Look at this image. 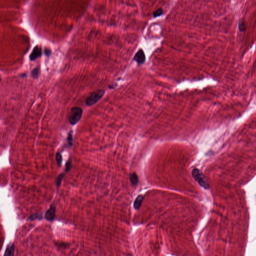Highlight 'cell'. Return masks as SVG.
<instances>
[{"mask_svg": "<svg viewBox=\"0 0 256 256\" xmlns=\"http://www.w3.org/2000/svg\"><path fill=\"white\" fill-rule=\"evenodd\" d=\"M83 110L78 107H74L71 109L69 116V121L72 125H75L80 121L82 116Z\"/></svg>", "mask_w": 256, "mask_h": 256, "instance_id": "cell-1", "label": "cell"}, {"mask_svg": "<svg viewBox=\"0 0 256 256\" xmlns=\"http://www.w3.org/2000/svg\"><path fill=\"white\" fill-rule=\"evenodd\" d=\"M105 92L104 90H98L92 93L86 99V104L88 106H91L95 104L103 97Z\"/></svg>", "mask_w": 256, "mask_h": 256, "instance_id": "cell-2", "label": "cell"}, {"mask_svg": "<svg viewBox=\"0 0 256 256\" xmlns=\"http://www.w3.org/2000/svg\"><path fill=\"white\" fill-rule=\"evenodd\" d=\"M192 175L195 180L199 184V185L205 189H208L209 188L208 183L205 179V177L201 173V172L197 169H194L192 171Z\"/></svg>", "mask_w": 256, "mask_h": 256, "instance_id": "cell-3", "label": "cell"}, {"mask_svg": "<svg viewBox=\"0 0 256 256\" xmlns=\"http://www.w3.org/2000/svg\"><path fill=\"white\" fill-rule=\"evenodd\" d=\"M42 55V52L41 47L39 46H36L34 48L31 54H30L29 59L32 61H34L37 59L41 57Z\"/></svg>", "mask_w": 256, "mask_h": 256, "instance_id": "cell-4", "label": "cell"}, {"mask_svg": "<svg viewBox=\"0 0 256 256\" xmlns=\"http://www.w3.org/2000/svg\"><path fill=\"white\" fill-rule=\"evenodd\" d=\"M134 60L139 64H142L145 62L146 56L142 49H139L134 56Z\"/></svg>", "mask_w": 256, "mask_h": 256, "instance_id": "cell-5", "label": "cell"}, {"mask_svg": "<svg viewBox=\"0 0 256 256\" xmlns=\"http://www.w3.org/2000/svg\"><path fill=\"white\" fill-rule=\"evenodd\" d=\"M56 216V208L54 205H52L47 211L45 214L46 219L49 221H52L54 219Z\"/></svg>", "mask_w": 256, "mask_h": 256, "instance_id": "cell-6", "label": "cell"}, {"mask_svg": "<svg viewBox=\"0 0 256 256\" xmlns=\"http://www.w3.org/2000/svg\"><path fill=\"white\" fill-rule=\"evenodd\" d=\"M14 244L11 243L8 245L6 248L4 256H14Z\"/></svg>", "mask_w": 256, "mask_h": 256, "instance_id": "cell-7", "label": "cell"}, {"mask_svg": "<svg viewBox=\"0 0 256 256\" xmlns=\"http://www.w3.org/2000/svg\"><path fill=\"white\" fill-rule=\"evenodd\" d=\"M143 199L144 197L142 195H139L137 197L134 203V207L136 210H138L140 208Z\"/></svg>", "mask_w": 256, "mask_h": 256, "instance_id": "cell-8", "label": "cell"}, {"mask_svg": "<svg viewBox=\"0 0 256 256\" xmlns=\"http://www.w3.org/2000/svg\"><path fill=\"white\" fill-rule=\"evenodd\" d=\"M130 181H131V183L134 186L137 185L138 183V177L135 173H133L131 174L130 176Z\"/></svg>", "mask_w": 256, "mask_h": 256, "instance_id": "cell-9", "label": "cell"}, {"mask_svg": "<svg viewBox=\"0 0 256 256\" xmlns=\"http://www.w3.org/2000/svg\"><path fill=\"white\" fill-rule=\"evenodd\" d=\"M56 158V161H57V164L58 165V166H61L62 164V159H63L61 154L60 153H57Z\"/></svg>", "mask_w": 256, "mask_h": 256, "instance_id": "cell-10", "label": "cell"}, {"mask_svg": "<svg viewBox=\"0 0 256 256\" xmlns=\"http://www.w3.org/2000/svg\"><path fill=\"white\" fill-rule=\"evenodd\" d=\"M42 216L40 214H35L34 215H31L28 218V219L32 221L37 219H42Z\"/></svg>", "mask_w": 256, "mask_h": 256, "instance_id": "cell-11", "label": "cell"}, {"mask_svg": "<svg viewBox=\"0 0 256 256\" xmlns=\"http://www.w3.org/2000/svg\"><path fill=\"white\" fill-rule=\"evenodd\" d=\"M39 74V68H35L31 72L32 77L34 79L37 78L38 77Z\"/></svg>", "mask_w": 256, "mask_h": 256, "instance_id": "cell-12", "label": "cell"}, {"mask_svg": "<svg viewBox=\"0 0 256 256\" xmlns=\"http://www.w3.org/2000/svg\"><path fill=\"white\" fill-rule=\"evenodd\" d=\"M65 175V174H64V173H62V174H60L59 176L58 177L57 180V184H56L57 188H58L59 187H60V185L61 184L62 181L63 180Z\"/></svg>", "mask_w": 256, "mask_h": 256, "instance_id": "cell-13", "label": "cell"}, {"mask_svg": "<svg viewBox=\"0 0 256 256\" xmlns=\"http://www.w3.org/2000/svg\"><path fill=\"white\" fill-rule=\"evenodd\" d=\"M246 23H245V21L243 20L241 21L240 22V24H239L240 30H241V31H244L246 29Z\"/></svg>", "mask_w": 256, "mask_h": 256, "instance_id": "cell-14", "label": "cell"}, {"mask_svg": "<svg viewBox=\"0 0 256 256\" xmlns=\"http://www.w3.org/2000/svg\"><path fill=\"white\" fill-rule=\"evenodd\" d=\"M163 13V11L162 9H159L157 10L156 11L154 12V14H153V16L155 17H159V16H161V15Z\"/></svg>", "mask_w": 256, "mask_h": 256, "instance_id": "cell-15", "label": "cell"}, {"mask_svg": "<svg viewBox=\"0 0 256 256\" xmlns=\"http://www.w3.org/2000/svg\"><path fill=\"white\" fill-rule=\"evenodd\" d=\"M72 168V162L71 160H69L68 162H67V163L66 164V168H65V171L66 172H69V171H70V169H71Z\"/></svg>", "mask_w": 256, "mask_h": 256, "instance_id": "cell-16", "label": "cell"}, {"mask_svg": "<svg viewBox=\"0 0 256 256\" xmlns=\"http://www.w3.org/2000/svg\"><path fill=\"white\" fill-rule=\"evenodd\" d=\"M68 144L70 145V146L73 145V136L71 133L69 134L68 137Z\"/></svg>", "mask_w": 256, "mask_h": 256, "instance_id": "cell-17", "label": "cell"}, {"mask_svg": "<svg viewBox=\"0 0 256 256\" xmlns=\"http://www.w3.org/2000/svg\"><path fill=\"white\" fill-rule=\"evenodd\" d=\"M44 53L45 55L47 57H49V56L51 55L52 54L51 50L50 49L46 47V48H45Z\"/></svg>", "mask_w": 256, "mask_h": 256, "instance_id": "cell-18", "label": "cell"}]
</instances>
